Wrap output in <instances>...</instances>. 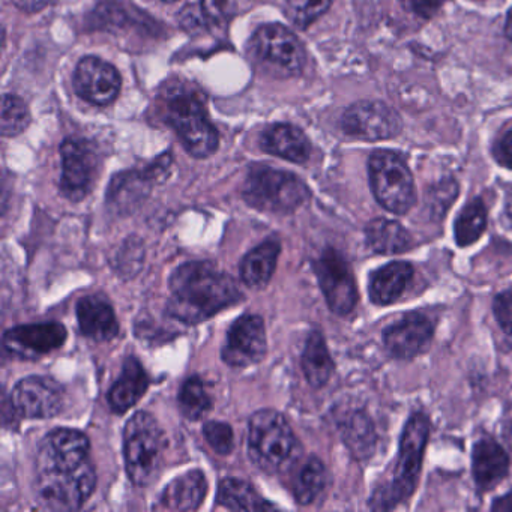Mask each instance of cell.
Returning a JSON list of instances; mask_svg holds the SVG:
<instances>
[{
  "mask_svg": "<svg viewBox=\"0 0 512 512\" xmlns=\"http://www.w3.org/2000/svg\"><path fill=\"white\" fill-rule=\"evenodd\" d=\"M167 313L187 325H197L220 311L244 301L235 280L206 260L187 262L175 269L169 280Z\"/></svg>",
  "mask_w": 512,
  "mask_h": 512,
  "instance_id": "1",
  "label": "cell"
},
{
  "mask_svg": "<svg viewBox=\"0 0 512 512\" xmlns=\"http://www.w3.org/2000/svg\"><path fill=\"white\" fill-rule=\"evenodd\" d=\"M160 107L167 124L178 133L188 154L208 158L218 149V133L206 110V97L196 86L169 83L160 94Z\"/></svg>",
  "mask_w": 512,
  "mask_h": 512,
  "instance_id": "2",
  "label": "cell"
},
{
  "mask_svg": "<svg viewBox=\"0 0 512 512\" xmlns=\"http://www.w3.org/2000/svg\"><path fill=\"white\" fill-rule=\"evenodd\" d=\"M430 437V421L424 413L410 415L401 434L392 478L380 485L370 499V508L389 511L412 497L418 487L424 451Z\"/></svg>",
  "mask_w": 512,
  "mask_h": 512,
  "instance_id": "3",
  "label": "cell"
},
{
  "mask_svg": "<svg viewBox=\"0 0 512 512\" xmlns=\"http://www.w3.org/2000/svg\"><path fill=\"white\" fill-rule=\"evenodd\" d=\"M248 454L263 472L281 475L298 461L301 445L280 412L260 409L248 425Z\"/></svg>",
  "mask_w": 512,
  "mask_h": 512,
  "instance_id": "4",
  "label": "cell"
},
{
  "mask_svg": "<svg viewBox=\"0 0 512 512\" xmlns=\"http://www.w3.org/2000/svg\"><path fill=\"white\" fill-rule=\"evenodd\" d=\"M167 440L157 419L134 413L124 428V460L128 478L136 487H148L163 469Z\"/></svg>",
  "mask_w": 512,
  "mask_h": 512,
  "instance_id": "5",
  "label": "cell"
},
{
  "mask_svg": "<svg viewBox=\"0 0 512 512\" xmlns=\"http://www.w3.org/2000/svg\"><path fill=\"white\" fill-rule=\"evenodd\" d=\"M242 196L257 211L292 214L307 203L310 190L293 173L268 166H256L245 179Z\"/></svg>",
  "mask_w": 512,
  "mask_h": 512,
  "instance_id": "6",
  "label": "cell"
},
{
  "mask_svg": "<svg viewBox=\"0 0 512 512\" xmlns=\"http://www.w3.org/2000/svg\"><path fill=\"white\" fill-rule=\"evenodd\" d=\"M371 191L377 202L392 214L403 215L416 202L415 182L400 154L376 151L368 161Z\"/></svg>",
  "mask_w": 512,
  "mask_h": 512,
  "instance_id": "7",
  "label": "cell"
},
{
  "mask_svg": "<svg viewBox=\"0 0 512 512\" xmlns=\"http://www.w3.org/2000/svg\"><path fill=\"white\" fill-rule=\"evenodd\" d=\"M95 485L97 473L89 460L70 472L44 470L35 476V499L44 509L74 511L85 505Z\"/></svg>",
  "mask_w": 512,
  "mask_h": 512,
  "instance_id": "8",
  "label": "cell"
},
{
  "mask_svg": "<svg viewBox=\"0 0 512 512\" xmlns=\"http://www.w3.org/2000/svg\"><path fill=\"white\" fill-rule=\"evenodd\" d=\"M251 52L256 61L283 77L301 73L305 50L296 35L281 25L262 26L251 38Z\"/></svg>",
  "mask_w": 512,
  "mask_h": 512,
  "instance_id": "9",
  "label": "cell"
},
{
  "mask_svg": "<svg viewBox=\"0 0 512 512\" xmlns=\"http://www.w3.org/2000/svg\"><path fill=\"white\" fill-rule=\"evenodd\" d=\"M313 268L329 310L337 316L352 313L358 302V289L344 257L334 248H328L313 263Z\"/></svg>",
  "mask_w": 512,
  "mask_h": 512,
  "instance_id": "10",
  "label": "cell"
},
{
  "mask_svg": "<svg viewBox=\"0 0 512 512\" xmlns=\"http://www.w3.org/2000/svg\"><path fill=\"white\" fill-rule=\"evenodd\" d=\"M61 191L71 202L89 196L98 175V155L86 140L68 139L61 145Z\"/></svg>",
  "mask_w": 512,
  "mask_h": 512,
  "instance_id": "11",
  "label": "cell"
},
{
  "mask_svg": "<svg viewBox=\"0 0 512 512\" xmlns=\"http://www.w3.org/2000/svg\"><path fill=\"white\" fill-rule=\"evenodd\" d=\"M268 352V338L263 319L256 314H244L227 331L221 358L233 368L259 364Z\"/></svg>",
  "mask_w": 512,
  "mask_h": 512,
  "instance_id": "12",
  "label": "cell"
},
{
  "mask_svg": "<svg viewBox=\"0 0 512 512\" xmlns=\"http://www.w3.org/2000/svg\"><path fill=\"white\" fill-rule=\"evenodd\" d=\"M64 403V388L52 377H25L11 392V404L23 418H55L61 412Z\"/></svg>",
  "mask_w": 512,
  "mask_h": 512,
  "instance_id": "13",
  "label": "cell"
},
{
  "mask_svg": "<svg viewBox=\"0 0 512 512\" xmlns=\"http://www.w3.org/2000/svg\"><path fill=\"white\" fill-rule=\"evenodd\" d=\"M88 436L73 428H56L43 440L37 454V472L61 470L70 472L89 460Z\"/></svg>",
  "mask_w": 512,
  "mask_h": 512,
  "instance_id": "14",
  "label": "cell"
},
{
  "mask_svg": "<svg viewBox=\"0 0 512 512\" xmlns=\"http://www.w3.org/2000/svg\"><path fill=\"white\" fill-rule=\"evenodd\" d=\"M341 127L344 133L356 139L376 142L391 139L401 131L397 113L379 101H361L346 110Z\"/></svg>",
  "mask_w": 512,
  "mask_h": 512,
  "instance_id": "15",
  "label": "cell"
},
{
  "mask_svg": "<svg viewBox=\"0 0 512 512\" xmlns=\"http://www.w3.org/2000/svg\"><path fill=\"white\" fill-rule=\"evenodd\" d=\"M67 338L68 332L62 323H32L7 329L4 347L19 358L37 359L61 349Z\"/></svg>",
  "mask_w": 512,
  "mask_h": 512,
  "instance_id": "16",
  "label": "cell"
},
{
  "mask_svg": "<svg viewBox=\"0 0 512 512\" xmlns=\"http://www.w3.org/2000/svg\"><path fill=\"white\" fill-rule=\"evenodd\" d=\"M122 80L118 70L109 62L95 56H86L74 73L77 95L94 106H109L121 92Z\"/></svg>",
  "mask_w": 512,
  "mask_h": 512,
  "instance_id": "17",
  "label": "cell"
},
{
  "mask_svg": "<svg viewBox=\"0 0 512 512\" xmlns=\"http://www.w3.org/2000/svg\"><path fill=\"white\" fill-rule=\"evenodd\" d=\"M433 335V322L418 311H410L383 329V344L392 358L412 359L430 346Z\"/></svg>",
  "mask_w": 512,
  "mask_h": 512,
  "instance_id": "18",
  "label": "cell"
},
{
  "mask_svg": "<svg viewBox=\"0 0 512 512\" xmlns=\"http://www.w3.org/2000/svg\"><path fill=\"white\" fill-rule=\"evenodd\" d=\"M80 332L89 340L107 343L118 337L119 323L112 304L101 295L80 299L76 307Z\"/></svg>",
  "mask_w": 512,
  "mask_h": 512,
  "instance_id": "19",
  "label": "cell"
},
{
  "mask_svg": "<svg viewBox=\"0 0 512 512\" xmlns=\"http://www.w3.org/2000/svg\"><path fill=\"white\" fill-rule=\"evenodd\" d=\"M509 472V457L505 449L491 439L482 437L473 445L472 473L479 491L493 490Z\"/></svg>",
  "mask_w": 512,
  "mask_h": 512,
  "instance_id": "20",
  "label": "cell"
},
{
  "mask_svg": "<svg viewBox=\"0 0 512 512\" xmlns=\"http://www.w3.org/2000/svg\"><path fill=\"white\" fill-rule=\"evenodd\" d=\"M208 493V481L202 470H190L176 476L158 497V508L169 511H196Z\"/></svg>",
  "mask_w": 512,
  "mask_h": 512,
  "instance_id": "21",
  "label": "cell"
},
{
  "mask_svg": "<svg viewBox=\"0 0 512 512\" xmlns=\"http://www.w3.org/2000/svg\"><path fill=\"white\" fill-rule=\"evenodd\" d=\"M149 377L136 356H128L122 367L121 376L107 394L110 409L122 415L136 406L148 391Z\"/></svg>",
  "mask_w": 512,
  "mask_h": 512,
  "instance_id": "22",
  "label": "cell"
},
{
  "mask_svg": "<svg viewBox=\"0 0 512 512\" xmlns=\"http://www.w3.org/2000/svg\"><path fill=\"white\" fill-rule=\"evenodd\" d=\"M413 274V266L407 262L386 263L382 268L371 272L368 281L371 302L379 307L394 304L406 292Z\"/></svg>",
  "mask_w": 512,
  "mask_h": 512,
  "instance_id": "23",
  "label": "cell"
},
{
  "mask_svg": "<svg viewBox=\"0 0 512 512\" xmlns=\"http://www.w3.org/2000/svg\"><path fill=\"white\" fill-rule=\"evenodd\" d=\"M263 151L292 163L302 164L310 158L311 143L295 125L277 124L269 127L260 139Z\"/></svg>",
  "mask_w": 512,
  "mask_h": 512,
  "instance_id": "24",
  "label": "cell"
},
{
  "mask_svg": "<svg viewBox=\"0 0 512 512\" xmlns=\"http://www.w3.org/2000/svg\"><path fill=\"white\" fill-rule=\"evenodd\" d=\"M169 166L170 161H167L164 166L158 164V166L152 167L145 175H139V173L119 175L118 178L113 179L112 187L107 193V200H109L110 205L118 212L133 211L134 206L145 199L151 181H157L158 173Z\"/></svg>",
  "mask_w": 512,
  "mask_h": 512,
  "instance_id": "25",
  "label": "cell"
},
{
  "mask_svg": "<svg viewBox=\"0 0 512 512\" xmlns=\"http://www.w3.org/2000/svg\"><path fill=\"white\" fill-rule=\"evenodd\" d=\"M280 251V242L274 241V239L263 242L251 250L242 259L241 266H239L244 284L254 287V289L266 286L277 268Z\"/></svg>",
  "mask_w": 512,
  "mask_h": 512,
  "instance_id": "26",
  "label": "cell"
},
{
  "mask_svg": "<svg viewBox=\"0 0 512 512\" xmlns=\"http://www.w3.org/2000/svg\"><path fill=\"white\" fill-rule=\"evenodd\" d=\"M368 247L382 256L400 254L412 247L410 233L398 221L374 218L365 227Z\"/></svg>",
  "mask_w": 512,
  "mask_h": 512,
  "instance_id": "27",
  "label": "cell"
},
{
  "mask_svg": "<svg viewBox=\"0 0 512 512\" xmlns=\"http://www.w3.org/2000/svg\"><path fill=\"white\" fill-rule=\"evenodd\" d=\"M301 364L305 377L313 388H323L331 379L335 364L322 332L313 331L308 335Z\"/></svg>",
  "mask_w": 512,
  "mask_h": 512,
  "instance_id": "28",
  "label": "cell"
},
{
  "mask_svg": "<svg viewBox=\"0 0 512 512\" xmlns=\"http://www.w3.org/2000/svg\"><path fill=\"white\" fill-rule=\"evenodd\" d=\"M217 503L230 511H266L275 508L257 493L253 485L236 478H226L220 482Z\"/></svg>",
  "mask_w": 512,
  "mask_h": 512,
  "instance_id": "29",
  "label": "cell"
},
{
  "mask_svg": "<svg viewBox=\"0 0 512 512\" xmlns=\"http://www.w3.org/2000/svg\"><path fill=\"white\" fill-rule=\"evenodd\" d=\"M341 436L347 448L359 460L370 457L376 448V431L365 413L353 412L340 422Z\"/></svg>",
  "mask_w": 512,
  "mask_h": 512,
  "instance_id": "30",
  "label": "cell"
},
{
  "mask_svg": "<svg viewBox=\"0 0 512 512\" xmlns=\"http://www.w3.org/2000/svg\"><path fill=\"white\" fill-rule=\"evenodd\" d=\"M326 482H328V473H326L325 464L320 458H308L293 482V496L296 502L302 506L316 502L317 497L325 491Z\"/></svg>",
  "mask_w": 512,
  "mask_h": 512,
  "instance_id": "31",
  "label": "cell"
},
{
  "mask_svg": "<svg viewBox=\"0 0 512 512\" xmlns=\"http://www.w3.org/2000/svg\"><path fill=\"white\" fill-rule=\"evenodd\" d=\"M485 229H487V209L481 199H473L461 209L455 220V242L458 247H469L481 238Z\"/></svg>",
  "mask_w": 512,
  "mask_h": 512,
  "instance_id": "32",
  "label": "cell"
},
{
  "mask_svg": "<svg viewBox=\"0 0 512 512\" xmlns=\"http://www.w3.org/2000/svg\"><path fill=\"white\" fill-rule=\"evenodd\" d=\"M179 407L185 418L197 421L212 409V397L199 376L188 377L179 392Z\"/></svg>",
  "mask_w": 512,
  "mask_h": 512,
  "instance_id": "33",
  "label": "cell"
},
{
  "mask_svg": "<svg viewBox=\"0 0 512 512\" xmlns=\"http://www.w3.org/2000/svg\"><path fill=\"white\" fill-rule=\"evenodd\" d=\"M2 134L5 137L19 136L28 128L31 122V113L22 98L7 94L2 98Z\"/></svg>",
  "mask_w": 512,
  "mask_h": 512,
  "instance_id": "34",
  "label": "cell"
},
{
  "mask_svg": "<svg viewBox=\"0 0 512 512\" xmlns=\"http://www.w3.org/2000/svg\"><path fill=\"white\" fill-rule=\"evenodd\" d=\"M284 2H286L287 17L302 29L316 22L332 4V0H284Z\"/></svg>",
  "mask_w": 512,
  "mask_h": 512,
  "instance_id": "35",
  "label": "cell"
},
{
  "mask_svg": "<svg viewBox=\"0 0 512 512\" xmlns=\"http://www.w3.org/2000/svg\"><path fill=\"white\" fill-rule=\"evenodd\" d=\"M206 442L217 454L229 455L235 448L233 428L226 422L209 421L203 425Z\"/></svg>",
  "mask_w": 512,
  "mask_h": 512,
  "instance_id": "36",
  "label": "cell"
},
{
  "mask_svg": "<svg viewBox=\"0 0 512 512\" xmlns=\"http://www.w3.org/2000/svg\"><path fill=\"white\" fill-rule=\"evenodd\" d=\"M203 14L214 26H224L232 20L236 0H202Z\"/></svg>",
  "mask_w": 512,
  "mask_h": 512,
  "instance_id": "37",
  "label": "cell"
},
{
  "mask_svg": "<svg viewBox=\"0 0 512 512\" xmlns=\"http://www.w3.org/2000/svg\"><path fill=\"white\" fill-rule=\"evenodd\" d=\"M493 313L500 329L512 335V290H505L494 298Z\"/></svg>",
  "mask_w": 512,
  "mask_h": 512,
  "instance_id": "38",
  "label": "cell"
},
{
  "mask_svg": "<svg viewBox=\"0 0 512 512\" xmlns=\"http://www.w3.org/2000/svg\"><path fill=\"white\" fill-rule=\"evenodd\" d=\"M445 2L446 0H406L410 10L418 16L425 17V19L433 17Z\"/></svg>",
  "mask_w": 512,
  "mask_h": 512,
  "instance_id": "39",
  "label": "cell"
},
{
  "mask_svg": "<svg viewBox=\"0 0 512 512\" xmlns=\"http://www.w3.org/2000/svg\"><path fill=\"white\" fill-rule=\"evenodd\" d=\"M494 157L500 166L512 170V130L499 140L494 149Z\"/></svg>",
  "mask_w": 512,
  "mask_h": 512,
  "instance_id": "40",
  "label": "cell"
},
{
  "mask_svg": "<svg viewBox=\"0 0 512 512\" xmlns=\"http://www.w3.org/2000/svg\"><path fill=\"white\" fill-rule=\"evenodd\" d=\"M13 4L16 5L19 10L32 14L38 13V11L43 10V8L55 4V0H13Z\"/></svg>",
  "mask_w": 512,
  "mask_h": 512,
  "instance_id": "41",
  "label": "cell"
},
{
  "mask_svg": "<svg viewBox=\"0 0 512 512\" xmlns=\"http://www.w3.org/2000/svg\"><path fill=\"white\" fill-rule=\"evenodd\" d=\"M491 509H493V511H512V493L496 499V502L493 503Z\"/></svg>",
  "mask_w": 512,
  "mask_h": 512,
  "instance_id": "42",
  "label": "cell"
},
{
  "mask_svg": "<svg viewBox=\"0 0 512 512\" xmlns=\"http://www.w3.org/2000/svg\"><path fill=\"white\" fill-rule=\"evenodd\" d=\"M503 223L509 230H512V190L506 196L505 208H503Z\"/></svg>",
  "mask_w": 512,
  "mask_h": 512,
  "instance_id": "43",
  "label": "cell"
},
{
  "mask_svg": "<svg viewBox=\"0 0 512 512\" xmlns=\"http://www.w3.org/2000/svg\"><path fill=\"white\" fill-rule=\"evenodd\" d=\"M503 437H505L506 443H508L512 449V419L506 422L505 428H503Z\"/></svg>",
  "mask_w": 512,
  "mask_h": 512,
  "instance_id": "44",
  "label": "cell"
},
{
  "mask_svg": "<svg viewBox=\"0 0 512 512\" xmlns=\"http://www.w3.org/2000/svg\"><path fill=\"white\" fill-rule=\"evenodd\" d=\"M506 37L509 38V41L512 43V10L509 11L508 19H506Z\"/></svg>",
  "mask_w": 512,
  "mask_h": 512,
  "instance_id": "45",
  "label": "cell"
},
{
  "mask_svg": "<svg viewBox=\"0 0 512 512\" xmlns=\"http://www.w3.org/2000/svg\"><path fill=\"white\" fill-rule=\"evenodd\" d=\"M161 2H167V4H173V2H178V0H161Z\"/></svg>",
  "mask_w": 512,
  "mask_h": 512,
  "instance_id": "46",
  "label": "cell"
}]
</instances>
